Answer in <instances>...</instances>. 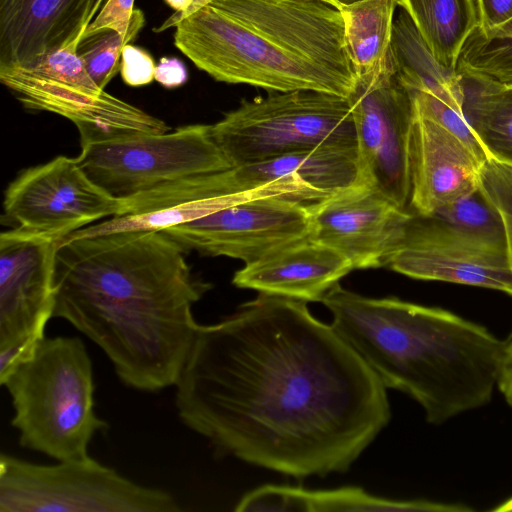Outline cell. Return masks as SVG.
<instances>
[{
  "mask_svg": "<svg viewBox=\"0 0 512 512\" xmlns=\"http://www.w3.org/2000/svg\"><path fill=\"white\" fill-rule=\"evenodd\" d=\"M480 187L502 217L512 267V166L488 158L481 166Z\"/></svg>",
  "mask_w": 512,
  "mask_h": 512,
  "instance_id": "obj_29",
  "label": "cell"
},
{
  "mask_svg": "<svg viewBox=\"0 0 512 512\" xmlns=\"http://www.w3.org/2000/svg\"><path fill=\"white\" fill-rule=\"evenodd\" d=\"M456 69L459 74L512 85V38H485L474 30L463 46Z\"/></svg>",
  "mask_w": 512,
  "mask_h": 512,
  "instance_id": "obj_26",
  "label": "cell"
},
{
  "mask_svg": "<svg viewBox=\"0 0 512 512\" xmlns=\"http://www.w3.org/2000/svg\"><path fill=\"white\" fill-rule=\"evenodd\" d=\"M320 1H323V2H325V3H328V4H330V5H332V6H334V7H336V8H337L336 3H335V1H334V0H320Z\"/></svg>",
  "mask_w": 512,
  "mask_h": 512,
  "instance_id": "obj_39",
  "label": "cell"
},
{
  "mask_svg": "<svg viewBox=\"0 0 512 512\" xmlns=\"http://www.w3.org/2000/svg\"><path fill=\"white\" fill-rule=\"evenodd\" d=\"M168 491L92 457L38 464L0 455V512H179Z\"/></svg>",
  "mask_w": 512,
  "mask_h": 512,
  "instance_id": "obj_7",
  "label": "cell"
},
{
  "mask_svg": "<svg viewBox=\"0 0 512 512\" xmlns=\"http://www.w3.org/2000/svg\"><path fill=\"white\" fill-rule=\"evenodd\" d=\"M463 113L488 158L512 166V85L460 74Z\"/></svg>",
  "mask_w": 512,
  "mask_h": 512,
  "instance_id": "obj_23",
  "label": "cell"
},
{
  "mask_svg": "<svg viewBox=\"0 0 512 512\" xmlns=\"http://www.w3.org/2000/svg\"><path fill=\"white\" fill-rule=\"evenodd\" d=\"M436 61L456 68L463 46L479 25L476 0H396Z\"/></svg>",
  "mask_w": 512,
  "mask_h": 512,
  "instance_id": "obj_22",
  "label": "cell"
},
{
  "mask_svg": "<svg viewBox=\"0 0 512 512\" xmlns=\"http://www.w3.org/2000/svg\"><path fill=\"white\" fill-rule=\"evenodd\" d=\"M309 205L278 197L241 196L204 217L162 230L184 252L249 264L310 234Z\"/></svg>",
  "mask_w": 512,
  "mask_h": 512,
  "instance_id": "obj_12",
  "label": "cell"
},
{
  "mask_svg": "<svg viewBox=\"0 0 512 512\" xmlns=\"http://www.w3.org/2000/svg\"><path fill=\"white\" fill-rule=\"evenodd\" d=\"M332 327L386 388L417 401L440 425L490 402L505 341L450 311L335 285L321 301Z\"/></svg>",
  "mask_w": 512,
  "mask_h": 512,
  "instance_id": "obj_4",
  "label": "cell"
},
{
  "mask_svg": "<svg viewBox=\"0 0 512 512\" xmlns=\"http://www.w3.org/2000/svg\"><path fill=\"white\" fill-rule=\"evenodd\" d=\"M141 29L134 28L127 34L113 29H100L82 35L77 54L92 80L101 89L105 90L107 84L120 71L124 46L133 41Z\"/></svg>",
  "mask_w": 512,
  "mask_h": 512,
  "instance_id": "obj_27",
  "label": "cell"
},
{
  "mask_svg": "<svg viewBox=\"0 0 512 512\" xmlns=\"http://www.w3.org/2000/svg\"><path fill=\"white\" fill-rule=\"evenodd\" d=\"M386 267L415 279L476 286L512 295L507 248L459 233L434 214L411 212Z\"/></svg>",
  "mask_w": 512,
  "mask_h": 512,
  "instance_id": "obj_13",
  "label": "cell"
},
{
  "mask_svg": "<svg viewBox=\"0 0 512 512\" xmlns=\"http://www.w3.org/2000/svg\"><path fill=\"white\" fill-rule=\"evenodd\" d=\"M155 61L143 48L127 44L122 50L120 74L131 87L150 84L154 80Z\"/></svg>",
  "mask_w": 512,
  "mask_h": 512,
  "instance_id": "obj_32",
  "label": "cell"
},
{
  "mask_svg": "<svg viewBox=\"0 0 512 512\" xmlns=\"http://www.w3.org/2000/svg\"><path fill=\"white\" fill-rule=\"evenodd\" d=\"M224 195L278 197L312 205L372 185L358 146H326L232 166L218 172Z\"/></svg>",
  "mask_w": 512,
  "mask_h": 512,
  "instance_id": "obj_14",
  "label": "cell"
},
{
  "mask_svg": "<svg viewBox=\"0 0 512 512\" xmlns=\"http://www.w3.org/2000/svg\"><path fill=\"white\" fill-rule=\"evenodd\" d=\"M353 270L335 249L306 237L283 245L236 271L238 288L304 302H321Z\"/></svg>",
  "mask_w": 512,
  "mask_h": 512,
  "instance_id": "obj_19",
  "label": "cell"
},
{
  "mask_svg": "<svg viewBox=\"0 0 512 512\" xmlns=\"http://www.w3.org/2000/svg\"><path fill=\"white\" fill-rule=\"evenodd\" d=\"M497 386L505 401L512 407V335L505 341L504 355Z\"/></svg>",
  "mask_w": 512,
  "mask_h": 512,
  "instance_id": "obj_34",
  "label": "cell"
},
{
  "mask_svg": "<svg viewBox=\"0 0 512 512\" xmlns=\"http://www.w3.org/2000/svg\"><path fill=\"white\" fill-rule=\"evenodd\" d=\"M95 0H0V67H28L79 44Z\"/></svg>",
  "mask_w": 512,
  "mask_h": 512,
  "instance_id": "obj_18",
  "label": "cell"
},
{
  "mask_svg": "<svg viewBox=\"0 0 512 512\" xmlns=\"http://www.w3.org/2000/svg\"><path fill=\"white\" fill-rule=\"evenodd\" d=\"M479 25L485 38H512V0H476Z\"/></svg>",
  "mask_w": 512,
  "mask_h": 512,
  "instance_id": "obj_31",
  "label": "cell"
},
{
  "mask_svg": "<svg viewBox=\"0 0 512 512\" xmlns=\"http://www.w3.org/2000/svg\"><path fill=\"white\" fill-rule=\"evenodd\" d=\"M164 2L176 12H183L191 6L193 0H164Z\"/></svg>",
  "mask_w": 512,
  "mask_h": 512,
  "instance_id": "obj_35",
  "label": "cell"
},
{
  "mask_svg": "<svg viewBox=\"0 0 512 512\" xmlns=\"http://www.w3.org/2000/svg\"><path fill=\"white\" fill-rule=\"evenodd\" d=\"M483 163L459 137L414 110L410 212L430 215L476 190Z\"/></svg>",
  "mask_w": 512,
  "mask_h": 512,
  "instance_id": "obj_17",
  "label": "cell"
},
{
  "mask_svg": "<svg viewBox=\"0 0 512 512\" xmlns=\"http://www.w3.org/2000/svg\"><path fill=\"white\" fill-rule=\"evenodd\" d=\"M108 0H95L94 7L92 10L91 17L92 19L98 14L101 8L106 4Z\"/></svg>",
  "mask_w": 512,
  "mask_h": 512,
  "instance_id": "obj_37",
  "label": "cell"
},
{
  "mask_svg": "<svg viewBox=\"0 0 512 512\" xmlns=\"http://www.w3.org/2000/svg\"><path fill=\"white\" fill-rule=\"evenodd\" d=\"M396 7V0H362L339 9L357 76L370 72L387 57Z\"/></svg>",
  "mask_w": 512,
  "mask_h": 512,
  "instance_id": "obj_24",
  "label": "cell"
},
{
  "mask_svg": "<svg viewBox=\"0 0 512 512\" xmlns=\"http://www.w3.org/2000/svg\"><path fill=\"white\" fill-rule=\"evenodd\" d=\"M334 1L336 3L337 8L340 9L343 6H347V5L362 1V0H334Z\"/></svg>",
  "mask_w": 512,
  "mask_h": 512,
  "instance_id": "obj_38",
  "label": "cell"
},
{
  "mask_svg": "<svg viewBox=\"0 0 512 512\" xmlns=\"http://www.w3.org/2000/svg\"><path fill=\"white\" fill-rule=\"evenodd\" d=\"M237 512H469L463 504L428 500H391L367 493L359 487L309 490L287 485H263L246 493Z\"/></svg>",
  "mask_w": 512,
  "mask_h": 512,
  "instance_id": "obj_20",
  "label": "cell"
},
{
  "mask_svg": "<svg viewBox=\"0 0 512 512\" xmlns=\"http://www.w3.org/2000/svg\"><path fill=\"white\" fill-rule=\"evenodd\" d=\"M211 125L231 166L326 146H358L347 98L315 91L243 100Z\"/></svg>",
  "mask_w": 512,
  "mask_h": 512,
  "instance_id": "obj_6",
  "label": "cell"
},
{
  "mask_svg": "<svg viewBox=\"0 0 512 512\" xmlns=\"http://www.w3.org/2000/svg\"><path fill=\"white\" fill-rule=\"evenodd\" d=\"M306 304L259 293L200 324L174 385L216 452L296 478L346 472L391 417L387 388Z\"/></svg>",
  "mask_w": 512,
  "mask_h": 512,
  "instance_id": "obj_1",
  "label": "cell"
},
{
  "mask_svg": "<svg viewBox=\"0 0 512 512\" xmlns=\"http://www.w3.org/2000/svg\"><path fill=\"white\" fill-rule=\"evenodd\" d=\"M3 222L63 240L105 218L120 215L123 199L96 184L77 158L57 156L21 172L7 187Z\"/></svg>",
  "mask_w": 512,
  "mask_h": 512,
  "instance_id": "obj_11",
  "label": "cell"
},
{
  "mask_svg": "<svg viewBox=\"0 0 512 512\" xmlns=\"http://www.w3.org/2000/svg\"><path fill=\"white\" fill-rule=\"evenodd\" d=\"M59 238L12 228L0 235V377L26 359L53 318Z\"/></svg>",
  "mask_w": 512,
  "mask_h": 512,
  "instance_id": "obj_10",
  "label": "cell"
},
{
  "mask_svg": "<svg viewBox=\"0 0 512 512\" xmlns=\"http://www.w3.org/2000/svg\"><path fill=\"white\" fill-rule=\"evenodd\" d=\"M0 82L25 108L70 120L79 132L80 142L170 130L163 120L100 87L58 81L25 67H0Z\"/></svg>",
  "mask_w": 512,
  "mask_h": 512,
  "instance_id": "obj_15",
  "label": "cell"
},
{
  "mask_svg": "<svg viewBox=\"0 0 512 512\" xmlns=\"http://www.w3.org/2000/svg\"><path fill=\"white\" fill-rule=\"evenodd\" d=\"M409 92L417 113L436 121L459 137L483 162L488 159L463 111L451 107L429 93L415 90Z\"/></svg>",
  "mask_w": 512,
  "mask_h": 512,
  "instance_id": "obj_28",
  "label": "cell"
},
{
  "mask_svg": "<svg viewBox=\"0 0 512 512\" xmlns=\"http://www.w3.org/2000/svg\"><path fill=\"white\" fill-rule=\"evenodd\" d=\"M0 384L13 407L19 444L56 461L86 458L108 423L95 411L93 366L82 339L44 337Z\"/></svg>",
  "mask_w": 512,
  "mask_h": 512,
  "instance_id": "obj_5",
  "label": "cell"
},
{
  "mask_svg": "<svg viewBox=\"0 0 512 512\" xmlns=\"http://www.w3.org/2000/svg\"><path fill=\"white\" fill-rule=\"evenodd\" d=\"M347 100L362 163L372 186L401 209L410 211L414 109L409 90L396 76L390 50L376 68L357 76Z\"/></svg>",
  "mask_w": 512,
  "mask_h": 512,
  "instance_id": "obj_9",
  "label": "cell"
},
{
  "mask_svg": "<svg viewBox=\"0 0 512 512\" xmlns=\"http://www.w3.org/2000/svg\"><path fill=\"white\" fill-rule=\"evenodd\" d=\"M493 511L497 512H511L512 511V498L503 502L498 507L494 508Z\"/></svg>",
  "mask_w": 512,
  "mask_h": 512,
  "instance_id": "obj_36",
  "label": "cell"
},
{
  "mask_svg": "<svg viewBox=\"0 0 512 512\" xmlns=\"http://www.w3.org/2000/svg\"><path fill=\"white\" fill-rule=\"evenodd\" d=\"M184 253L162 231L63 239L53 318L96 344L128 387L174 386L200 326L193 306L210 289Z\"/></svg>",
  "mask_w": 512,
  "mask_h": 512,
  "instance_id": "obj_2",
  "label": "cell"
},
{
  "mask_svg": "<svg viewBox=\"0 0 512 512\" xmlns=\"http://www.w3.org/2000/svg\"><path fill=\"white\" fill-rule=\"evenodd\" d=\"M188 73L184 63L177 57H161L156 64L154 80L167 89H174L187 82Z\"/></svg>",
  "mask_w": 512,
  "mask_h": 512,
  "instance_id": "obj_33",
  "label": "cell"
},
{
  "mask_svg": "<svg viewBox=\"0 0 512 512\" xmlns=\"http://www.w3.org/2000/svg\"><path fill=\"white\" fill-rule=\"evenodd\" d=\"M170 27L176 48L219 82L343 98L356 84L342 13L320 0H193L155 31Z\"/></svg>",
  "mask_w": 512,
  "mask_h": 512,
  "instance_id": "obj_3",
  "label": "cell"
},
{
  "mask_svg": "<svg viewBox=\"0 0 512 512\" xmlns=\"http://www.w3.org/2000/svg\"><path fill=\"white\" fill-rule=\"evenodd\" d=\"M309 209V238L341 253L353 269L386 267L411 214L372 185L347 190Z\"/></svg>",
  "mask_w": 512,
  "mask_h": 512,
  "instance_id": "obj_16",
  "label": "cell"
},
{
  "mask_svg": "<svg viewBox=\"0 0 512 512\" xmlns=\"http://www.w3.org/2000/svg\"><path fill=\"white\" fill-rule=\"evenodd\" d=\"M80 144L76 158L82 168L118 198L232 167L214 141L210 124H191L156 134L103 137Z\"/></svg>",
  "mask_w": 512,
  "mask_h": 512,
  "instance_id": "obj_8",
  "label": "cell"
},
{
  "mask_svg": "<svg viewBox=\"0 0 512 512\" xmlns=\"http://www.w3.org/2000/svg\"><path fill=\"white\" fill-rule=\"evenodd\" d=\"M432 214L460 233L495 246L507 247L502 217L480 186Z\"/></svg>",
  "mask_w": 512,
  "mask_h": 512,
  "instance_id": "obj_25",
  "label": "cell"
},
{
  "mask_svg": "<svg viewBox=\"0 0 512 512\" xmlns=\"http://www.w3.org/2000/svg\"><path fill=\"white\" fill-rule=\"evenodd\" d=\"M390 55L396 76L408 90L429 93L463 111L461 75L456 68L444 67L436 61L402 8L393 21Z\"/></svg>",
  "mask_w": 512,
  "mask_h": 512,
  "instance_id": "obj_21",
  "label": "cell"
},
{
  "mask_svg": "<svg viewBox=\"0 0 512 512\" xmlns=\"http://www.w3.org/2000/svg\"><path fill=\"white\" fill-rule=\"evenodd\" d=\"M134 1L108 0L84 33H91L100 29H113L119 33L127 34L134 28H143L145 16L142 10L134 8Z\"/></svg>",
  "mask_w": 512,
  "mask_h": 512,
  "instance_id": "obj_30",
  "label": "cell"
}]
</instances>
